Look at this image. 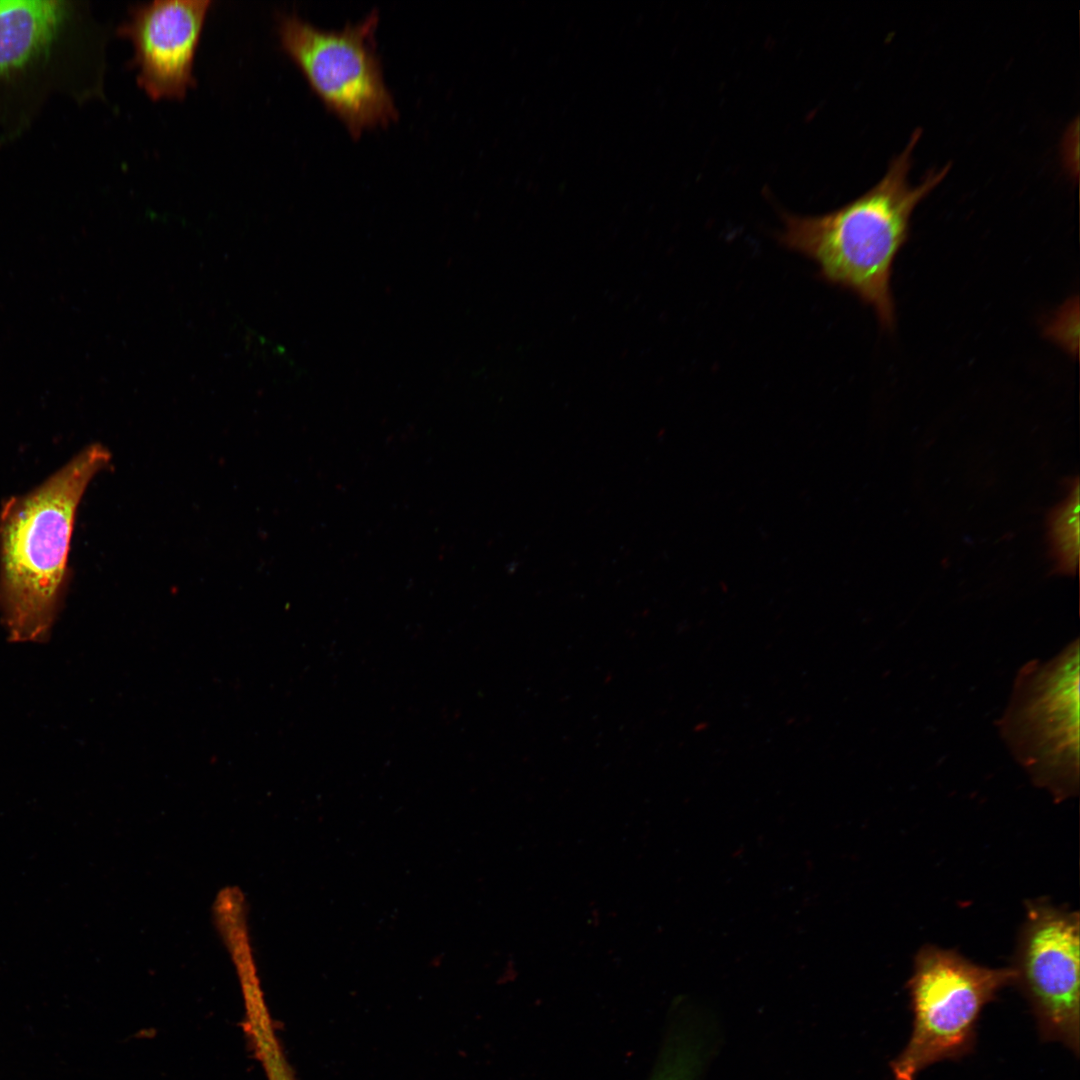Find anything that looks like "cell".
<instances>
[{
	"mask_svg": "<svg viewBox=\"0 0 1080 1080\" xmlns=\"http://www.w3.org/2000/svg\"><path fill=\"white\" fill-rule=\"evenodd\" d=\"M917 128L884 176L861 196L818 216L782 214L778 241L812 260L825 282L855 294L873 308L883 328L895 325L891 277L906 243L917 205L946 177L951 163L931 169L918 185L908 181L912 155L921 138Z\"/></svg>",
	"mask_w": 1080,
	"mask_h": 1080,
	"instance_id": "6da1fadb",
	"label": "cell"
},
{
	"mask_svg": "<svg viewBox=\"0 0 1080 1080\" xmlns=\"http://www.w3.org/2000/svg\"><path fill=\"white\" fill-rule=\"evenodd\" d=\"M111 455L95 443L0 509V615L13 642L49 638L70 579L68 556L81 499Z\"/></svg>",
	"mask_w": 1080,
	"mask_h": 1080,
	"instance_id": "7a4b0ae2",
	"label": "cell"
},
{
	"mask_svg": "<svg viewBox=\"0 0 1080 1080\" xmlns=\"http://www.w3.org/2000/svg\"><path fill=\"white\" fill-rule=\"evenodd\" d=\"M1001 737L1032 781L1064 800L1079 789V641L1018 672Z\"/></svg>",
	"mask_w": 1080,
	"mask_h": 1080,
	"instance_id": "3957f363",
	"label": "cell"
},
{
	"mask_svg": "<svg viewBox=\"0 0 1080 1080\" xmlns=\"http://www.w3.org/2000/svg\"><path fill=\"white\" fill-rule=\"evenodd\" d=\"M1013 983L1012 967H984L953 950L923 946L907 982L912 1031L906 1046L890 1063L894 1080H915L933 1063L968 1054L975 1044L983 1008Z\"/></svg>",
	"mask_w": 1080,
	"mask_h": 1080,
	"instance_id": "277c9868",
	"label": "cell"
},
{
	"mask_svg": "<svg viewBox=\"0 0 1080 1080\" xmlns=\"http://www.w3.org/2000/svg\"><path fill=\"white\" fill-rule=\"evenodd\" d=\"M378 19V12L373 11L362 22L347 24L340 31H323L294 13L277 17L282 48L355 138L397 117L372 47Z\"/></svg>",
	"mask_w": 1080,
	"mask_h": 1080,
	"instance_id": "5b68a950",
	"label": "cell"
},
{
	"mask_svg": "<svg viewBox=\"0 0 1080 1080\" xmlns=\"http://www.w3.org/2000/svg\"><path fill=\"white\" fill-rule=\"evenodd\" d=\"M1040 1035L1079 1053V915L1048 902L1028 904L1014 966Z\"/></svg>",
	"mask_w": 1080,
	"mask_h": 1080,
	"instance_id": "8992f818",
	"label": "cell"
},
{
	"mask_svg": "<svg viewBox=\"0 0 1080 1080\" xmlns=\"http://www.w3.org/2000/svg\"><path fill=\"white\" fill-rule=\"evenodd\" d=\"M211 5L156 0L129 9L118 32L133 45L137 83L151 99H182L194 87V58Z\"/></svg>",
	"mask_w": 1080,
	"mask_h": 1080,
	"instance_id": "52a82bcc",
	"label": "cell"
},
{
	"mask_svg": "<svg viewBox=\"0 0 1080 1080\" xmlns=\"http://www.w3.org/2000/svg\"><path fill=\"white\" fill-rule=\"evenodd\" d=\"M58 1H0V83L46 64L70 16Z\"/></svg>",
	"mask_w": 1080,
	"mask_h": 1080,
	"instance_id": "ba28073f",
	"label": "cell"
},
{
	"mask_svg": "<svg viewBox=\"0 0 1080 1080\" xmlns=\"http://www.w3.org/2000/svg\"><path fill=\"white\" fill-rule=\"evenodd\" d=\"M1049 539L1057 570L1072 574L1078 566L1079 553V485L1070 487L1069 494L1049 516Z\"/></svg>",
	"mask_w": 1080,
	"mask_h": 1080,
	"instance_id": "9c48e42d",
	"label": "cell"
},
{
	"mask_svg": "<svg viewBox=\"0 0 1080 1080\" xmlns=\"http://www.w3.org/2000/svg\"><path fill=\"white\" fill-rule=\"evenodd\" d=\"M655 1080H659V1079H655Z\"/></svg>",
	"mask_w": 1080,
	"mask_h": 1080,
	"instance_id": "30bf717a",
	"label": "cell"
}]
</instances>
